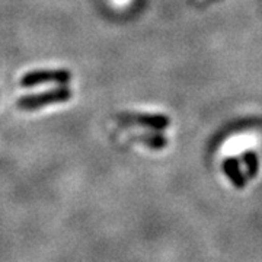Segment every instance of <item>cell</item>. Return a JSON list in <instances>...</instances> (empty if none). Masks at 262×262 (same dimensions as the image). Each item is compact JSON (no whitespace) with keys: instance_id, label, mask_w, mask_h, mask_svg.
Segmentation results:
<instances>
[{"instance_id":"obj_1","label":"cell","mask_w":262,"mask_h":262,"mask_svg":"<svg viewBox=\"0 0 262 262\" xmlns=\"http://www.w3.org/2000/svg\"><path fill=\"white\" fill-rule=\"evenodd\" d=\"M70 98H72L70 89L66 86H61V88H56V89H51V91L42 92V94L22 96L18 101V108L24 110V111H32V110H38V108L50 105V103L66 102Z\"/></svg>"},{"instance_id":"obj_2","label":"cell","mask_w":262,"mask_h":262,"mask_svg":"<svg viewBox=\"0 0 262 262\" xmlns=\"http://www.w3.org/2000/svg\"><path fill=\"white\" fill-rule=\"evenodd\" d=\"M72 75L67 70L56 69V70H35L29 72L22 77V86H37L46 83H67Z\"/></svg>"},{"instance_id":"obj_3","label":"cell","mask_w":262,"mask_h":262,"mask_svg":"<svg viewBox=\"0 0 262 262\" xmlns=\"http://www.w3.org/2000/svg\"><path fill=\"white\" fill-rule=\"evenodd\" d=\"M258 141V136L255 133H239L229 137L222 144L220 153L223 156H237L239 153H244L245 150L252 149Z\"/></svg>"},{"instance_id":"obj_4","label":"cell","mask_w":262,"mask_h":262,"mask_svg":"<svg viewBox=\"0 0 262 262\" xmlns=\"http://www.w3.org/2000/svg\"><path fill=\"white\" fill-rule=\"evenodd\" d=\"M117 120L121 124H134V125H141L151 130H162L166 127L168 120L162 115H147V114H133L124 113L117 117Z\"/></svg>"}]
</instances>
